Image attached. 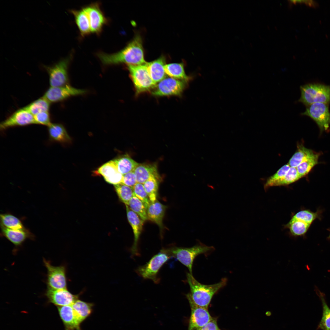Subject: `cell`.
<instances>
[{
  "instance_id": "obj_1",
  "label": "cell",
  "mask_w": 330,
  "mask_h": 330,
  "mask_svg": "<svg viewBox=\"0 0 330 330\" xmlns=\"http://www.w3.org/2000/svg\"><path fill=\"white\" fill-rule=\"evenodd\" d=\"M97 56L105 65L125 63L137 65L147 63L145 60L142 38L139 34L135 35L132 41L120 51L110 54L100 53Z\"/></svg>"
},
{
  "instance_id": "obj_2",
  "label": "cell",
  "mask_w": 330,
  "mask_h": 330,
  "mask_svg": "<svg viewBox=\"0 0 330 330\" xmlns=\"http://www.w3.org/2000/svg\"><path fill=\"white\" fill-rule=\"evenodd\" d=\"M186 277L190 288L189 293L192 300L196 305L207 309L214 295L227 282V279L225 278L217 283L205 285L199 283L190 273H187Z\"/></svg>"
},
{
  "instance_id": "obj_3",
  "label": "cell",
  "mask_w": 330,
  "mask_h": 330,
  "mask_svg": "<svg viewBox=\"0 0 330 330\" xmlns=\"http://www.w3.org/2000/svg\"><path fill=\"white\" fill-rule=\"evenodd\" d=\"M214 249L213 247L207 246L199 242L190 248L173 247L162 249L160 251L170 258L178 260L188 268L189 273L192 275V267L195 258L199 255L207 253Z\"/></svg>"
},
{
  "instance_id": "obj_4",
  "label": "cell",
  "mask_w": 330,
  "mask_h": 330,
  "mask_svg": "<svg viewBox=\"0 0 330 330\" xmlns=\"http://www.w3.org/2000/svg\"><path fill=\"white\" fill-rule=\"evenodd\" d=\"M301 97L298 102L307 106L313 103H330V85L309 83L300 87Z\"/></svg>"
},
{
  "instance_id": "obj_5",
  "label": "cell",
  "mask_w": 330,
  "mask_h": 330,
  "mask_svg": "<svg viewBox=\"0 0 330 330\" xmlns=\"http://www.w3.org/2000/svg\"><path fill=\"white\" fill-rule=\"evenodd\" d=\"M147 63L140 65H127V68L137 94L151 91L156 85L149 75Z\"/></svg>"
},
{
  "instance_id": "obj_6",
  "label": "cell",
  "mask_w": 330,
  "mask_h": 330,
  "mask_svg": "<svg viewBox=\"0 0 330 330\" xmlns=\"http://www.w3.org/2000/svg\"><path fill=\"white\" fill-rule=\"evenodd\" d=\"M170 258L167 254L160 251L146 264L137 268L135 271L143 278L150 280L155 283L158 284L160 280L158 275L159 271Z\"/></svg>"
},
{
  "instance_id": "obj_7",
  "label": "cell",
  "mask_w": 330,
  "mask_h": 330,
  "mask_svg": "<svg viewBox=\"0 0 330 330\" xmlns=\"http://www.w3.org/2000/svg\"><path fill=\"white\" fill-rule=\"evenodd\" d=\"M71 56L62 59L51 66H44L49 76L51 87H57L67 85L68 81V70Z\"/></svg>"
},
{
  "instance_id": "obj_8",
  "label": "cell",
  "mask_w": 330,
  "mask_h": 330,
  "mask_svg": "<svg viewBox=\"0 0 330 330\" xmlns=\"http://www.w3.org/2000/svg\"><path fill=\"white\" fill-rule=\"evenodd\" d=\"M317 215L316 213L308 210H302L294 215L287 226L293 236L303 235Z\"/></svg>"
},
{
  "instance_id": "obj_9",
  "label": "cell",
  "mask_w": 330,
  "mask_h": 330,
  "mask_svg": "<svg viewBox=\"0 0 330 330\" xmlns=\"http://www.w3.org/2000/svg\"><path fill=\"white\" fill-rule=\"evenodd\" d=\"M187 82L172 78H165L156 85L151 91L156 97L181 95L186 86Z\"/></svg>"
},
{
  "instance_id": "obj_10",
  "label": "cell",
  "mask_w": 330,
  "mask_h": 330,
  "mask_svg": "<svg viewBox=\"0 0 330 330\" xmlns=\"http://www.w3.org/2000/svg\"><path fill=\"white\" fill-rule=\"evenodd\" d=\"M328 104L316 103L306 106L301 114L311 118L317 123L321 132L327 130L330 125V112Z\"/></svg>"
},
{
  "instance_id": "obj_11",
  "label": "cell",
  "mask_w": 330,
  "mask_h": 330,
  "mask_svg": "<svg viewBox=\"0 0 330 330\" xmlns=\"http://www.w3.org/2000/svg\"><path fill=\"white\" fill-rule=\"evenodd\" d=\"M191 307V314L188 330H198L205 326L213 319L207 309L196 304L189 293L186 295Z\"/></svg>"
},
{
  "instance_id": "obj_12",
  "label": "cell",
  "mask_w": 330,
  "mask_h": 330,
  "mask_svg": "<svg viewBox=\"0 0 330 330\" xmlns=\"http://www.w3.org/2000/svg\"><path fill=\"white\" fill-rule=\"evenodd\" d=\"M43 262L47 269V284L48 288L53 289L67 288L66 269L64 266H55L50 262L43 259Z\"/></svg>"
},
{
  "instance_id": "obj_13",
  "label": "cell",
  "mask_w": 330,
  "mask_h": 330,
  "mask_svg": "<svg viewBox=\"0 0 330 330\" xmlns=\"http://www.w3.org/2000/svg\"><path fill=\"white\" fill-rule=\"evenodd\" d=\"M85 90L78 89L68 85L64 86H50L45 93L43 97L50 103L62 101L71 96L85 93Z\"/></svg>"
},
{
  "instance_id": "obj_14",
  "label": "cell",
  "mask_w": 330,
  "mask_h": 330,
  "mask_svg": "<svg viewBox=\"0 0 330 330\" xmlns=\"http://www.w3.org/2000/svg\"><path fill=\"white\" fill-rule=\"evenodd\" d=\"M35 124L34 116L24 108L17 110L0 125L1 130L16 126H23Z\"/></svg>"
},
{
  "instance_id": "obj_15",
  "label": "cell",
  "mask_w": 330,
  "mask_h": 330,
  "mask_svg": "<svg viewBox=\"0 0 330 330\" xmlns=\"http://www.w3.org/2000/svg\"><path fill=\"white\" fill-rule=\"evenodd\" d=\"M46 295L50 302L57 306L72 305L79 296L78 295L72 294L67 288L56 289L48 288Z\"/></svg>"
},
{
  "instance_id": "obj_16",
  "label": "cell",
  "mask_w": 330,
  "mask_h": 330,
  "mask_svg": "<svg viewBox=\"0 0 330 330\" xmlns=\"http://www.w3.org/2000/svg\"><path fill=\"white\" fill-rule=\"evenodd\" d=\"M83 8L89 19L91 32L99 33L107 22V20L101 9L99 5L94 3Z\"/></svg>"
},
{
  "instance_id": "obj_17",
  "label": "cell",
  "mask_w": 330,
  "mask_h": 330,
  "mask_svg": "<svg viewBox=\"0 0 330 330\" xmlns=\"http://www.w3.org/2000/svg\"><path fill=\"white\" fill-rule=\"evenodd\" d=\"M128 220L132 228L134 236V241L131 249L132 256L139 255L138 249V243L144 222L136 213L132 211L127 205H126Z\"/></svg>"
},
{
  "instance_id": "obj_18",
  "label": "cell",
  "mask_w": 330,
  "mask_h": 330,
  "mask_svg": "<svg viewBox=\"0 0 330 330\" xmlns=\"http://www.w3.org/2000/svg\"><path fill=\"white\" fill-rule=\"evenodd\" d=\"M57 309L65 330H81V323L71 305L57 306Z\"/></svg>"
},
{
  "instance_id": "obj_19",
  "label": "cell",
  "mask_w": 330,
  "mask_h": 330,
  "mask_svg": "<svg viewBox=\"0 0 330 330\" xmlns=\"http://www.w3.org/2000/svg\"><path fill=\"white\" fill-rule=\"evenodd\" d=\"M2 235L16 246L21 245L28 238H33V235L26 228L14 229L1 226Z\"/></svg>"
},
{
  "instance_id": "obj_20",
  "label": "cell",
  "mask_w": 330,
  "mask_h": 330,
  "mask_svg": "<svg viewBox=\"0 0 330 330\" xmlns=\"http://www.w3.org/2000/svg\"><path fill=\"white\" fill-rule=\"evenodd\" d=\"M165 63V58L163 56H161L154 61L147 63L149 75L156 84L166 78V74L164 70Z\"/></svg>"
},
{
  "instance_id": "obj_21",
  "label": "cell",
  "mask_w": 330,
  "mask_h": 330,
  "mask_svg": "<svg viewBox=\"0 0 330 330\" xmlns=\"http://www.w3.org/2000/svg\"><path fill=\"white\" fill-rule=\"evenodd\" d=\"M166 206L156 200L151 203L147 209L148 219L152 221L159 227L163 228V220Z\"/></svg>"
},
{
  "instance_id": "obj_22",
  "label": "cell",
  "mask_w": 330,
  "mask_h": 330,
  "mask_svg": "<svg viewBox=\"0 0 330 330\" xmlns=\"http://www.w3.org/2000/svg\"><path fill=\"white\" fill-rule=\"evenodd\" d=\"M48 127L49 138L51 141L61 143H68L71 141V138L62 124L51 123Z\"/></svg>"
},
{
  "instance_id": "obj_23",
  "label": "cell",
  "mask_w": 330,
  "mask_h": 330,
  "mask_svg": "<svg viewBox=\"0 0 330 330\" xmlns=\"http://www.w3.org/2000/svg\"><path fill=\"white\" fill-rule=\"evenodd\" d=\"M137 183L143 184L151 176L158 177L156 166L154 165L139 164L134 170Z\"/></svg>"
},
{
  "instance_id": "obj_24",
  "label": "cell",
  "mask_w": 330,
  "mask_h": 330,
  "mask_svg": "<svg viewBox=\"0 0 330 330\" xmlns=\"http://www.w3.org/2000/svg\"><path fill=\"white\" fill-rule=\"evenodd\" d=\"M74 15L76 23L81 35L84 36L91 32L90 23L88 15L83 8L79 10H71Z\"/></svg>"
},
{
  "instance_id": "obj_25",
  "label": "cell",
  "mask_w": 330,
  "mask_h": 330,
  "mask_svg": "<svg viewBox=\"0 0 330 330\" xmlns=\"http://www.w3.org/2000/svg\"><path fill=\"white\" fill-rule=\"evenodd\" d=\"M317 153L302 145H299L296 151L289 160L288 164L291 167H296L302 163L313 157Z\"/></svg>"
},
{
  "instance_id": "obj_26",
  "label": "cell",
  "mask_w": 330,
  "mask_h": 330,
  "mask_svg": "<svg viewBox=\"0 0 330 330\" xmlns=\"http://www.w3.org/2000/svg\"><path fill=\"white\" fill-rule=\"evenodd\" d=\"M164 70L166 74L171 78L186 82L189 79L185 73L183 63L166 64Z\"/></svg>"
},
{
  "instance_id": "obj_27",
  "label": "cell",
  "mask_w": 330,
  "mask_h": 330,
  "mask_svg": "<svg viewBox=\"0 0 330 330\" xmlns=\"http://www.w3.org/2000/svg\"><path fill=\"white\" fill-rule=\"evenodd\" d=\"M71 305L81 323L91 315L93 311V303L79 299Z\"/></svg>"
},
{
  "instance_id": "obj_28",
  "label": "cell",
  "mask_w": 330,
  "mask_h": 330,
  "mask_svg": "<svg viewBox=\"0 0 330 330\" xmlns=\"http://www.w3.org/2000/svg\"><path fill=\"white\" fill-rule=\"evenodd\" d=\"M118 171L123 175L134 170L139 164L126 155L113 160Z\"/></svg>"
},
{
  "instance_id": "obj_29",
  "label": "cell",
  "mask_w": 330,
  "mask_h": 330,
  "mask_svg": "<svg viewBox=\"0 0 330 330\" xmlns=\"http://www.w3.org/2000/svg\"><path fill=\"white\" fill-rule=\"evenodd\" d=\"M317 293L322 303V315L317 329L330 330V308L326 302L324 294L319 291Z\"/></svg>"
},
{
  "instance_id": "obj_30",
  "label": "cell",
  "mask_w": 330,
  "mask_h": 330,
  "mask_svg": "<svg viewBox=\"0 0 330 330\" xmlns=\"http://www.w3.org/2000/svg\"><path fill=\"white\" fill-rule=\"evenodd\" d=\"M1 226L14 229H25L21 221L17 217L10 214L0 215Z\"/></svg>"
},
{
  "instance_id": "obj_31",
  "label": "cell",
  "mask_w": 330,
  "mask_h": 330,
  "mask_svg": "<svg viewBox=\"0 0 330 330\" xmlns=\"http://www.w3.org/2000/svg\"><path fill=\"white\" fill-rule=\"evenodd\" d=\"M50 103L43 97L24 108L34 116L42 112L49 111Z\"/></svg>"
},
{
  "instance_id": "obj_32",
  "label": "cell",
  "mask_w": 330,
  "mask_h": 330,
  "mask_svg": "<svg viewBox=\"0 0 330 330\" xmlns=\"http://www.w3.org/2000/svg\"><path fill=\"white\" fill-rule=\"evenodd\" d=\"M144 222L148 219L147 209L143 203L134 194L128 205Z\"/></svg>"
},
{
  "instance_id": "obj_33",
  "label": "cell",
  "mask_w": 330,
  "mask_h": 330,
  "mask_svg": "<svg viewBox=\"0 0 330 330\" xmlns=\"http://www.w3.org/2000/svg\"><path fill=\"white\" fill-rule=\"evenodd\" d=\"M115 190L119 199L126 205L129 202L134 195L133 188L123 183L114 185Z\"/></svg>"
},
{
  "instance_id": "obj_34",
  "label": "cell",
  "mask_w": 330,
  "mask_h": 330,
  "mask_svg": "<svg viewBox=\"0 0 330 330\" xmlns=\"http://www.w3.org/2000/svg\"><path fill=\"white\" fill-rule=\"evenodd\" d=\"M156 178L155 176H152L143 184L151 203L157 200L158 184Z\"/></svg>"
},
{
  "instance_id": "obj_35",
  "label": "cell",
  "mask_w": 330,
  "mask_h": 330,
  "mask_svg": "<svg viewBox=\"0 0 330 330\" xmlns=\"http://www.w3.org/2000/svg\"><path fill=\"white\" fill-rule=\"evenodd\" d=\"M319 154L317 153L313 157L300 163L296 168L301 178L305 176L318 163Z\"/></svg>"
},
{
  "instance_id": "obj_36",
  "label": "cell",
  "mask_w": 330,
  "mask_h": 330,
  "mask_svg": "<svg viewBox=\"0 0 330 330\" xmlns=\"http://www.w3.org/2000/svg\"><path fill=\"white\" fill-rule=\"evenodd\" d=\"M301 178L296 167H290L284 177L280 180L275 182L273 186L286 185L292 183Z\"/></svg>"
},
{
  "instance_id": "obj_37",
  "label": "cell",
  "mask_w": 330,
  "mask_h": 330,
  "mask_svg": "<svg viewBox=\"0 0 330 330\" xmlns=\"http://www.w3.org/2000/svg\"><path fill=\"white\" fill-rule=\"evenodd\" d=\"M97 172L105 179L113 176L119 171L113 160L103 165L98 168Z\"/></svg>"
},
{
  "instance_id": "obj_38",
  "label": "cell",
  "mask_w": 330,
  "mask_h": 330,
  "mask_svg": "<svg viewBox=\"0 0 330 330\" xmlns=\"http://www.w3.org/2000/svg\"><path fill=\"white\" fill-rule=\"evenodd\" d=\"M290 167L288 164L283 166L276 173L267 179L264 185V189H267L269 187L273 186L274 183L282 179L287 174Z\"/></svg>"
},
{
  "instance_id": "obj_39",
  "label": "cell",
  "mask_w": 330,
  "mask_h": 330,
  "mask_svg": "<svg viewBox=\"0 0 330 330\" xmlns=\"http://www.w3.org/2000/svg\"><path fill=\"white\" fill-rule=\"evenodd\" d=\"M134 194L143 204L146 209L151 203L143 184L137 183L133 187Z\"/></svg>"
},
{
  "instance_id": "obj_40",
  "label": "cell",
  "mask_w": 330,
  "mask_h": 330,
  "mask_svg": "<svg viewBox=\"0 0 330 330\" xmlns=\"http://www.w3.org/2000/svg\"><path fill=\"white\" fill-rule=\"evenodd\" d=\"M34 116L35 124L48 126L51 123L49 111L42 112Z\"/></svg>"
},
{
  "instance_id": "obj_41",
  "label": "cell",
  "mask_w": 330,
  "mask_h": 330,
  "mask_svg": "<svg viewBox=\"0 0 330 330\" xmlns=\"http://www.w3.org/2000/svg\"><path fill=\"white\" fill-rule=\"evenodd\" d=\"M137 183L136 175L134 171L123 175L122 183L133 188Z\"/></svg>"
},
{
  "instance_id": "obj_42",
  "label": "cell",
  "mask_w": 330,
  "mask_h": 330,
  "mask_svg": "<svg viewBox=\"0 0 330 330\" xmlns=\"http://www.w3.org/2000/svg\"><path fill=\"white\" fill-rule=\"evenodd\" d=\"M123 175L119 172L113 176L105 179L107 182L114 185L122 183Z\"/></svg>"
},
{
  "instance_id": "obj_43",
  "label": "cell",
  "mask_w": 330,
  "mask_h": 330,
  "mask_svg": "<svg viewBox=\"0 0 330 330\" xmlns=\"http://www.w3.org/2000/svg\"><path fill=\"white\" fill-rule=\"evenodd\" d=\"M216 320L213 318L208 324L198 330H218Z\"/></svg>"
},
{
  "instance_id": "obj_44",
  "label": "cell",
  "mask_w": 330,
  "mask_h": 330,
  "mask_svg": "<svg viewBox=\"0 0 330 330\" xmlns=\"http://www.w3.org/2000/svg\"><path fill=\"white\" fill-rule=\"evenodd\" d=\"M289 2L291 4L302 3L314 7L317 6V4L313 0H290L289 1Z\"/></svg>"
},
{
  "instance_id": "obj_45",
  "label": "cell",
  "mask_w": 330,
  "mask_h": 330,
  "mask_svg": "<svg viewBox=\"0 0 330 330\" xmlns=\"http://www.w3.org/2000/svg\"><path fill=\"white\" fill-rule=\"evenodd\" d=\"M328 237L330 239V235H329V236Z\"/></svg>"
},
{
  "instance_id": "obj_46",
  "label": "cell",
  "mask_w": 330,
  "mask_h": 330,
  "mask_svg": "<svg viewBox=\"0 0 330 330\" xmlns=\"http://www.w3.org/2000/svg\"><path fill=\"white\" fill-rule=\"evenodd\" d=\"M218 330H220V329H219Z\"/></svg>"
}]
</instances>
